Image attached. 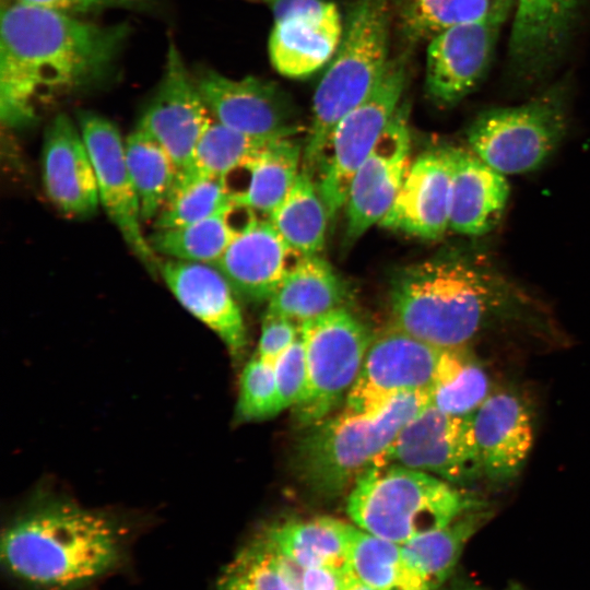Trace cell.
<instances>
[{"label":"cell","instance_id":"34","mask_svg":"<svg viewBox=\"0 0 590 590\" xmlns=\"http://www.w3.org/2000/svg\"><path fill=\"white\" fill-rule=\"evenodd\" d=\"M269 141L235 131L213 118L174 187L200 178H226Z\"/></svg>","mask_w":590,"mask_h":590},{"label":"cell","instance_id":"4","mask_svg":"<svg viewBox=\"0 0 590 590\" xmlns=\"http://www.w3.org/2000/svg\"><path fill=\"white\" fill-rule=\"evenodd\" d=\"M429 404L428 391L404 393L376 411L345 409L309 426L296 452L302 480L316 494H340L376 465L401 429Z\"/></svg>","mask_w":590,"mask_h":590},{"label":"cell","instance_id":"5","mask_svg":"<svg viewBox=\"0 0 590 590\" xmlns=\"http://www.w3.org/2000/svg\"><path fill=\"white\" fill-rule=\"evenodd\" d=\"M480 506L463 491L433 474L382 463L356 479L346 510L359 529L403 544Z\"/></svg>","mask_w":590,"mask_h":590},{"label":"cell","instance_id":"12","mask_svg":"<svg viewBox=\"0 0 590 590\" xmlns=\"http://www.w3.org/2000/svg\"><path fill=\"white\" fill-rule=\"evenodd\" d=\"M78 121L94 167L99 203L140 262L150 273L160 272L161 260L142 232L139 199L118 127L86 110L79 114Z\"/></svg>","mask_w":590,"mask_h":590},{"label":"cell","instance_id":"15","mask_svg":"<svg viewBox=\"0 0 590 590\" xmlns=\"http://www.w3.org/2000/svg\"><path fill=\"white\" fill-rule=\"evenodd\" d=\"M212 120L196 78L186 67L177 46L170 43L162 80L137 129L163 146L179 173L189 165Z\"/></svg>","mask_w":590,"mask_h":590},{"label":"cell","instance_id":"24","mask_svg":"<svg viewBox=\"0 0 590 590\" xmlns=\"http://www.w3.org/2000/svg\"><path fill=\"white\" fill-rule=\"evenodd\" d=\"M583 0H516L509 55L516 70L533 76L558 56Z\"/></svg>","mask_w":590,"mask_h":590},{"label":"cell","instance_id":"46","mask_svg":"<svg viewBox=\"0 0 590 590\" xmlns=\"http://www.w3.org/2000/svg\"><path fill=\"white\" fill-rule=\"evenodd\" d=\"M464 590H480V589H476V588H468V589H464Z\"/></svg>","mask_w":590,"mask_h":590},{"label":"cell","instance_id":"23","mask_svg":"<svg viewBox=\"0 0 590 590\" xmlns=\"http://www.w3.org/2000/svg\"><path fill=\"white\" fill-rule=\"evenodd\" d=\"M343 31L333 2L324 10L274 22L269 37L270 61L284 76L306 78L332 60Z\"/></svg>","mask_w":590,"mask_h":590},{"label":"cell","instance_id":"33","mask_svg":"<svg viewBox=\"0 0 590 590\" xmlns=\"http://www.w3.org/2000/svg\"><path fill=\"white\" fill-rule=\"evenodd\" d=\"M125 148L141 220L155 221L174 188L178 174L176 164L161 144L137 128L126 138Z\"/></svg>","mask_w":590,"mask_h":590},{"label":"cell","instance_id":"36","mask_svg":"<svg viewBox=\"0 0 590 590\" xmlns=\"http://www.w3.org/2000/svg\"><path fill=\"white\" fill-rule=\"evenodd\" d=\"M498 0H406L401 20L411 40L430 38L436 33L485 16Z\"/></svg>","mask_w":590,"mask_h":590},{"label":"cell","instance_id":"10","mask_svg":"<svg viewBox=\"0 0 590 590\" xmlns=\"http://www.w3.org/2000/svg\"><path fill=\"white\" fill-rule=\"evenodd\" d=\"M512 4V0H498L485 16L449 26L429 38L425 90L436 106L452 107L480 84Z\"/></svg>","mask_w":590,"mask_h":590},{"label":"cell","instance_id":"6","mask_svg":"<svg viewBox=\"0 0 590 590\" xmlns=\"http://www.w3.org/2000/svg\"><path fill=\"white\" fill-rule=\"evenodd\" d=\"M388 0H358L314 94L302 168L312 176L337 125L381 80L389 58Z\"/></svg>","mask_w":590,"mask_h":590},{"label":"cell","instance_id":"45","mask_svg":"<svg viewBox=\"0 0 590 590\" xmlns=\"http://www.w3.org/2000/svg\"><path fill=\"white\" fill-rule=\"evenodd\" d=\"M507 590H526V589H523L521 586L514 585V586L508 587Z\"/></svg>","mask_w":590,"mask_h":590},{"label":"cell","instance_id":"26","mask_svg":"<svg viewBox=\"0 0 590 590\" xmlns=\"http://www.w3.org/2000/svg\"><path fill=\"white\" fill-rule=\"evenodd\" d=\"M250 208L231 202L213 215L180 227L155 229L148 240L156 255L213 266L234 238L258 219Z\"/></svg>","mask_w":590,"mask_h":590},{"label":"cell","instance_id":"37","mask_svg":"<svg viewBox=\"0 0 590 590\" xmlns=\"http://www.w3.org/2000/svg\"><path fill=\"white\" fill-rule=\"evenodd\" d=\"M274 366L257 354L245 366L239 381L236 406L238 420L256 421L278 414Z\"/></svg>","mask_w":590,"mask_h":590},{"label":"cell","instance_id":"7","mask_svg":"<svg viewBox=\"0 0 590 590\" xmlns=\"http://www.w3.org/2000/svg\"><path fill=\"white\" fill-rule=\"evenodd\" d=\"M568 127L567 96L559 87L511 107L480 113L467 131L469 149L506 175L541 168L563 142Z\"/></svg>","mask_w":590,"mask_h":590},{"label":"cell","instance_id":"16","mask_svg":"<svg viewBox=\"0 0 590 590\" xmlns=\"http://www.w3.org/2000/svg\"><path fill=\"white\" fill-rule=\"evenodd\" d=\"M409 113L401 103L352 179L345 202L347 245L381 222L401 189L410 167Z\"/></svg>","mask_w":590,"mask_h":590},{"label":"cell","instance_id":"38","mask_svg":"<svg viewBox=\"0 0 590 590\" xmlns=\"http://www.w3.org/2000/svg\"><path fill=\"white\" fill-rule=\"evenodd\" d=\"M278 413L293 408L303 396L306 379V351L299 333L295 342L274 365Z\"/></svg>","mask_w":590,"mask_h":590},{"label":"cell","instance_id":"39","mask_svg":"<svg viewBox=\"0 0 590 590\" xmlns=\"http://www.w3.org/2000/svg\"><path fill=\"white\" fill-rule=\"evenodd\" d=\"M300 333V324L282 316L266 312L257 355L274 366Z\"/></svg>","mask_w":590,"mask_h":590},{"label":"cell","instance_id":"13","mask_svg":"<svg viewBox=\"0 0 590 590\" xmlns=\"http://www.w3.org/2000/svg\"><path fill=\"white\" fill-rule=\"evenodd\" d=\"M441 352L391 327L371 340L345 409L373 412L400 394L429 392Z\"/></svg>","mask_w":590,"mask_h":590},{"label":"cell","instance_id":"9","mask_svg":"<svg viewBox=\"0 0 590 590\" xmlns=\"http://www.w3.org/2000/svg\"><path fill=\"white\" fill-rule=\"evenodd\" d=\"M406 79L405 58L390 59L371 93L334 128L314 174L331 222L345 206L355 173L401 105Z\"/></svg>","mask_w":590,"mask_h":590},{"label":"cell","instance_id":"40","mask_svg":"<svg viewBox=\"0 0 590 590\" xmlns=\"http://www.w3.org/2000/svg\"><path fill=\"white\" fill-rule=\"evenodd\" d=\"M69 14H83L110 8L140 9L150 0H15Z\"/></svg>","mask_w":590,"mask_h":590},{"label":"cell","instance_id":"35","mask_svg":"<svg viewBox=\"0 0 590 590\" xmlns=\"http://www.w3.org/2000/svg\"><path fill=\"white\" fill-rule=\"evenodd\" d=\"M232 201L225 178H200L175 186L155 219V229L180 227L204 220Z\"/></svg>","mask_w":590,"mask_h":590},{"label":"cell","instance_id":"42","mask_svg":"<svg viewBox=\"0 0 590 590\" xmlns=\"http://www.w3.org/2000/svg\"><path fill=\"white\" fill-rule=\"evenodd\" d=\"M350 570L330 568L302 569V590H343Z\"/></svg>","mask_w":590,"mask_h":590},{"label":"cell","instance_id":"43","mask_svg":"<svg viewBox=\"0 0 590 590\" xmlns=\"http://www.w3.org/2000/svg\"><path fill=\"white\" fill-rule=\"evenodd\" d=\"M343 590H374L361 580H358L350 570Z\"/></svg>","mask_w":590,"mask_h":590},{"label":"cell","instance_id":"1","mask_svg":"<svg viewBox=\"0 0 590 590\" xmlns=\"http://www.w3.org/2000/svg\"><path fill=\"white\" fill-rule=\"evenodd\" d=\"M130 33L15 1L1 11L0 117L10 128L35 118V99L91 86L114 70Z\"/></svg>","mask_w":590,"mask_h":590},{"label":"cell","instance_id":"14","mask_svg":"<svg viewBox=\"0 0 590 590\" xmlns=\"http://www.w3.org/2000/svg\"><path fill=\"white\" fill-rule=\"evenodd\" d=\"M212 117L258 139L295 137L303 127L296 106L278 84L253 75L232 79L213 69L194 76Z\"/></svg>","mask_w":590,"mask_h":590},{"label":"cell","instance_id":"27","mask_svg":"<svg viewBox=\"0 0 590 590\" xmlns=\"http://www.w3.org/2000/svg\"><path fill=\"white\" fill-rule=\"evenodd\" d=\"M303 150L295 137L270 140L234 170L245 178L231 190L232 201L269 216L291 190Z\"/></svg>","mask_w":590,"mask_h":590},{"label":"cell","instance_id":"17","mask_svg":"<svg viewBox=\"0 0 590 590\" xmlns=\"http://www.w3.org/2000/svg\"><path fill=\"white\" fill-rule=\"evenodd\" d=\"M452 168L448 149L426 151L410 165L380 226L426 240L450 227Z\"/></svg>","mask_w":590,"mask_h":590},{"label":"cell","instance_id":"3","mask_svg":"<svg viewBox=\"0 0 590 590\" xmlns=\"http://www.w3.org/2000/svg\"><path fill=\"white\" fill-rule=\"evenodd\" d=\"M121 554L110 519L70 502H50L15 518L1 558L17 579L43 590H75L111 570Z\"/></svg>","mask_w":590,"mask_h":590},{"label":"cell","instance_id":"20","mask_svg":"<svg viewBox=\"0 0 590 590\" xmlns=\"http://www.w3.org/2000/svg\"><path fill=\"white\" fill-rule=\"evenodd\" d=\"M160 274L177 300L239 357L247 346V332L225 276L214 266L174 259L162 261Z\"/></svg>","mask_w":590,"mask_h":590},{"label":"cell","instance_id":"19","mask_svg":"<svg viewBox=\"0 0 590 590\" xmlns=\"http://www.w3.org/2000/svg\"><path fill=\"white\" fill-rule=\"evenodd\" d=\"M42 166L46 193L62 214L85 217L97 210L94 167L79 126L66 114L46 128Z\"/></svg>","mask_w":590,"mask_h":590},{"label":"cell","instance_id":"29","mask_svg":"<svg viewBox=\"0 0 590 590\" xmlns=\"http://www.w3.org/2000/svg\"><path fill=\"white\" fill-rule=\"evenodd\" d=\"M282 238L302 256L318 255L330 221L314 176L300 170L288 193L268 216Z\"/></svg>","mask_w":590,"mask_h":590},{"label":"cell","instance_id":"11","mask_svg":"<svg viewBox=\"0 0 590 590\" xmlns=\"http://www.w3.org/2000/svg\"><path fill=\"white\" fill-rule=\"evenodd\" d=\"M392 463L433 474L453 485L483 476L472 415L446 414L432 404L412 418L377 464Z\"/></svg>","mask_w":590,"mask_h":590},{"label":"cell","instance_id":"44","mask_svg":"<svg viewBox=\"0 0 590 590\" xmlns=\"http://www.w3.org/2000/svg\"><path fill=\"white\" fill-rule=\"evenodd\" d=\"M219 590H249V589L246 588L240 582L223 575L220 581Z\"/></svg>","mask_w":590,"mask_h":590},{"label":"cell","instance_id":"8","mask_svg":"<svg viewBox=\"0 0 590 590\" xmlns=\"http://www.w3.org/2000/svg\"><path fill=\"white\" fill-rule=\"evenodd\" d=\"M307 379L295 420L312 426L324 420L354 385L373 338L344 307L300 323Z\"/></svg>","mask_w":590,"mask_h":590},{"label":"cell","instance_id":"25","mask_svg":"<svg viewBox=\"0 0 590 590\" xmlns=\"http://www.w3.org/2000/svg\"><path fill=\"white\" fill-rule=\"evenodd\" d=\"M358 528L330 517L288 521L270 529L263 539L302 569L349 570L350 553Z\"/></svg>","mask_w":590,"mask_h":590},{"label":"cell","instance_id":"2","mask_svg":"<svg viewBox=\"0 0 590 590\" xmlns=\"http://www.w3.org/2000/svg\"><path fill=\"white\" fill-rule=\"evenodd\" d=\"M532 300L485 256L445 252L392 279V327L435 347L468 344L531 315Z\"/></svg>","mask_w":590,"mask_h":590},{"label":"cell","instance_id":"30","mask_svg":"<svg viewBox=\"0 0 590 590\" xmlns=\"http://www.w3.org/2000/svg\"><path fill=\"white\" fill-rule=\"evenodd\" d=\"M488 516L482 506L474 508L442 528L401 544L403 554L436 590L451 575L465 544Z\"/></svg>","mask_w":590,"mask_h":590},{"label":"cell","instance_id":"21","mask_svg":"<svg viewBox=\"0 0 590 590\" xmlns=\"http://www.w3.org/2000/svg\"><path fill=\"white\" fill-rule=\"evenodd\" d=\"M303 257L269 220H257L234 238L213 266L241 297L269 302Z\"/></svg>","mask_w":590,"mask_h":590},{"label":"cell","instance_id":"41","mask_svg":"<svg viewBox=\"0 0 590 590\" xmlns=\"http://www.w3.org/2000/svg\"><path fill=\"white\" fill-rule=\"evenodd\" d=\"M264 4L272 13L274 22L295 15L321 11L332 2L329 0H253Z\"/></svg>","mask_w":590,"mask_h":590},{"label":"cell","instance_id":"28","mask_svg":"<svg viewBox=\"0 0 590 590\" xmlns=\"http://www.w3.org/2000/svg\"><path fill=\"white\" fill-rule=\"evenodd\" d=\"M346 297L344 282L326 259L304 256L269 299L266 312L300 324L343 307Z\"/></svg>","mask_w":590,"mask_h":590},{"label":"cell","instance_id":"22","mask_svg":"<svg viewBox=\"0 0 590 590\" xmlns=\"http://www.w3.org/2000/svg\"><path fill=\"white\" fill-rule=\"evenodd\" d=\"M447 149L452 168L450 228L483 236L502 220L510 193L508 181L470 149Z\"/></svg>","mask_w":590,"mask_h":590},{"label":"cell","instance_id":"32","mask_svg":"<svg viewBox=\"0 0 590 590\" xmlns=\"http://www.w3.org/2000/svg\"><path fill=\"white\" fill-rule=\"evenodd\" d=\"M351 573L374 590H434L403 554L401 544L357 529L350 553Z\"/></svg>","mask_w":590,"mask_h":590},{"label":"cell","instance_id":"18","mask_svg":"<svg viewBox=\"0 0 590 590\" xmlns=\"http://www.w3.org/2000/svg\"><path fill=\"white\" fill-rule=\"evenodd\" d=\"M483 476L498 484L516 479L533 446V420L524 399L510 390L492 392L472 414Z\"/></svg>","mask_w":590,"mask_h":590},{"label":"cell","instance_id":"31","mask_svg":"<svg viewBox=\"0 0 590 590\" xmlns=\"http://www.w3.org/2000/svg\"><path fill=\"white\" fill-rule=\"evenodd\" d=\"M491 380L468 346L442 350L429 390L430 404L456 415H472L491 394Z\"/></svg>","mask_w":590,"mask_h":590}]
</instances>
